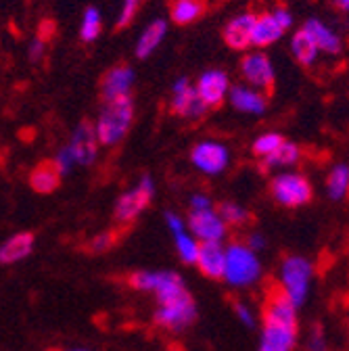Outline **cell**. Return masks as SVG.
<instances>
[{"instance_id":"6da1fadb","label":"cell","mask_w":349,"mask_h":351,"mask_svg":"<svg viewBox=\"0 0 349 351\" xmlns=\"http://www.w3.org/2000/svg\"><path fill=\"white\" fill-rule=\"evenodd\" d=\"M297 341V307L280 291H270L264 305L259 351H293Z\"/></svg>"},{"instance_id":"7a4b0ae2","label":"cell","mask_w":349,"mask_h":351,"mask_svg":"<svg viewBox=\"0 0 349 351\" xmlns=\"http://www.w3.org/2000/svg\"><path fill=\"white\" fill-rule=\"evenodd\" d=\"M134 121V101L132 97L117 99V101H105L97 121L95 130L103 147H115L119 145L125 134L132 128Z\"/></svg>"},{"instance_id":"3957f363","label":"cell","mask_w":349,"mask_h":351,"mask_svg":"<svg viewBox=\"0 0 349 351\" xmlns=\"http://www.w3.org/2000/svg\"><path fill=\"white\" fill-rule=\"evenodd\" d=\"M226 274L224 280L230 287L245 289L259 280L261 276V261L257 253L247 243H232L226 247Z\"/></svg>"},{"instance_id":"277c9868","label":"cell","mask_w":349,"mask_h":351,"mask_svg":"<svg viewBox=\"0 0 349 351\" xmlns=\"http://www.w3.org/2000/svg\"><path fill=\"white\" fill-rule=\"evenodd\" d=\"M314 274L312 263L301 255L285 257L280 266V285L278 289L291 299L295 307H301L310 293V280Z\"/></svg>"},{"instance_id":"5b68a950","label":"cell","mask_w":349,"mask_h":351,"mask_svg":"<svg viewBox=\"0 0 349 351\" xmlns=\"http://www.w3.org/2000/svg\"><path fill=\"white\" fill-rule=\"evenodd\" d=\"M272 197L282 207H303L312 201V184L297 171H280L270 184Z\"/></svg>"},{"instance_id":"8992f818","label":"cell","mask_w":349,"mask_h":351,"mask_svg":"<svg viewBox=\"0 0 349 351\" xmlns=\"http://www.w3.org/2000/svg\"><path fill=\"white\" fill-rule=\"evenodd\" d=\"M130 285L136 291H149L157 297V303H163L171 297L186 293L184 280L176 272H134L130 276Z\"/></svg>"},{"instance_id":"52a82bcc","label":"cell","mask_w":349,"mask_h":351,"mask_svg":"<svg viewBox=\"0 0 349 351\" xmlns=\"http://www.w3.org/2000/svg\"><path fill=\"white\" fill-rule=\"evenodd\" d=\"M195 318H197V305L189 291L159 303L155 310V322L169 330H182L189 324H193Z\"/></svg>"},{"instance_id":"ba28073f","label":"cell","mask_w":349,"mask_h":351,"mask_svg":"<svg viewBox=\"0 0 349 351\" xmlns=\"http://www.w3.org/2000/svg\"><path fill=\"white\" fill-rule=\"evenodd\" d=\"M155 195V182L151 176H143L134 189L125 191L115 203V219L121 224H130L149 207Z\"/></svg>"},{"instance_id":"9c48e42d","label":"cell","mask_w":349,"mask_h":351,"mask_svg":"<svg viewBox=\"0 0 349 351\" xmlns=\"http://www.w3.org/2000/svg\"><path fill=\"white\" fill-rule=\"evenodd\" d=\"M291 27H293V15L282 7L272 9L264 15H257L255 29H253V47L255 49L272 47Z\"/></svg>"},{"instance_id":"30bf717a","label":"cell","mask_w":349,"mask_h":351,"mask_svg":"<svg viewBox=\"0 0 349 351\" xmlns=\"http://www.w3.org/2000/svg\"><path fill=\"white\" fill-rule=\"evenodd\" d=\"M171 111L186 117V119H201L207 113V105L197 93V86L189 77H178L171 86V101H169Z\"/></svg>"},{"instance_id":"8fae6325","label":"cell","mask_w":349,"mask_h":351,"mask_svg":"<svg viewBox=\"0 0 349 351\" xmlns=\"http://www.w3.org/2000/svg\"><path fill=\"white\" fill-rule=\"evenodd\" d=\"M193 165L205 173V176H217L222 173L230 163V151L226 145L217 141H201L191 151Z\"/></svg>"},{"instance_id":"7c38bea8","label":"cell","mask_w":349,"mask_h":351,"mask_svg":"<svg viewBox=\"0 0 349 351\" xmlns=\"http://www.w3.org/2000/svg\"><path fill=\"white\" fill-rule=\"evenodd\" d=\"M99 136H97V130H95V123H88V121H82L75 125L73 134L67 143V149L69 153L73 155L75 159V165L80 167H91L97 157H99Z\"/></svg>"},{"instance_id":"4fadbf2b","label":"cell","mask_w":349,"mask_h":351,"mask_svg":"<svg viewBox=\"0 0 349 351\" xmlns=\"http://www.w3.org/2000/svg\"><path fill=\"white\" fill-rule=\"evenodd\" d=\"M189 230L201 241V243H222L226 237L228 224L215 207L205 211H191L189 213Z\"/></svg>"},{"instance_id":"5bb4252c","label":"cell","mask_w":349,"mask_h":351,"mask_svg":"<svg viewBox=\"0 0 349 351\" xmlns=\"http://www.w3.org/2000/svg\"><path fill=\"white\" fill-rule=\"evenodd\" d=\"M241 75L249 86L257 88V90H270L276 80V71H274L270 57L261 51H253L243 57Z\"/></svg>"},{"instance_id":"9a60e30c","label":"cell","mask_w":349,"mask_h":351,"mask_svg":"<svg viewBox=\"0 0 349 351\" xmlns=\"http://www.w3.org/2000/svg\"><path fill=\"white\" fill-rule=\"evenodd\" d=\"M195 86H197L199 97L203 99V103L209 109L222 105L224 99L230 95V88H232L226 71H222V69H207V71H203L197 77Z\"/></svg>"},{"instance_id":"2e32d148","label":"cell","mask_w":349,"mask_h":351,"mask_svg":"<svg viewBox=\"0 0 349 351\" xmlns=\"http://www.w3.org/2000/svg\"><path fill=\"white\" fill-rule=\"evenodd\" d=\"M255 19H257V15H253V13L234 15L222 29V38L226 42V47H230L232 51H247L249 47H253Z\"/></svg>"},{"instance_id":"e0dca14e","label":"cell","mask_w":349,"mask_h":351,"mask_svg":"<svg viewBox=\"0 0 349 351\" xmlns=\"http://www.w3.org/2000/svg\"><path fill=\"white\" fill-rule=\"evenodd\" d=\"M136 73L132 67L128 65H117L113 69H109L101 82V93L105 101H117V99H125L132 93Z\"/></svg>"},{"instance_id":"ac0fdd59","label":"cell","mask_w":349,"mask_h":351,"mask_svg":"<svg viewBox=\"0 0 349 351\" xmlns=\"http://www.w3.org/2000/svg\"><path fill=\"white\" fill-rule=\"evenodd\" d=\"M228 97H230V105L247 115H264L268 109V99L264 90H257V88L249 84H234Z\"/></svg>"},{"instance_id":"d6986e66","label":"cell","mask_w":349,"mask_h":351,"mask_svg":"<svg viewBox=\"0 0 349 351\" xmlns=\"http://www.w3.org/2000/svg\"><path fill=\"white\" fill-rule=\"evenodd\" d=\"M226 247H222V243H203L201 245V253L197 259V268L207 276V278H224L226 274Z\"/></svg>"},{"instance_id":"ffe728a7","label":"cell","mask_w":349,"mask_h":351,"mask_svg":"<svg viewBox=\"0 0 349 351\" xmlns=\"http://www.w3.org/2000/svg\"><path fill=\"white\" fill-rule=\"evenodd\" d=\"M303 29L314 38L316 47L320 49L322 55H339L343 51L341 36L330 25H326L324 21L312 17V19H308V21L303 23Z\"/></svg>"},{"instance_id":"44dd1931","label":"cell","mask_w":349,"mask_h":351,"mask_svg":"<svg viewBox=\"0 0 349 351\" xmlns=\"http://www.w3.org/2000/svg\"><path fill=\"white\" fill-rule=\"evenodd\" d=\"M165 34H167V21H165V19H153V21L143 29V34L139 36L136 47H134V55H136L139 59L151 57V55L159 49V44L163 42Z\"/></svg>"},{"instance_id":"7402d4cb","label":"cell","mask_w":349,"mask_h":351,"mask_svg":"<svg viewBox=\"0 0 349 351\" xmlns=\"http://www.w3.org/2000/svg\"><path fill=\"white\" fill-rule=\"evenodd\" d=\"M291 53H293L295 61L301 63L303 67H312L318 61V57L322 55L320 49L316 47L314 38L303 27L299 32H295L293 38H291Z\"/></svg>"},{"instance_id":"603a6c76","label":"cell","mask_w":349,"mask_h":351,"mask_svg":"<svg viewBox=\"0 0 349 351\" xmlns=\"http://www.w3.org/2000/svg\"><path fill=\"white\" fill-rule=\"evenodd\" d=\"M61 171L59 167L55 165V161H49V163H40L34 167V171L29 173V184L36 193H42V195H47V193H53L59 182H61Z\"/></svg>"},{"instance_id":"cb8c5ba5","label":"cell","mask_w":349,"mask_h":351,"mask_svg":"<svg viewBox=\"0 0 349 351\" xmlns=\"http://www.w3.org/2000/svg\"><path fill=\"white\" fill-rule=\"evenodd\" d=\"M34 249V234L32 232H19L11 239H7L0 247V261L3 263H15L25 259Z\"/></svg>"},{"instance_id":"d4e9b609","label":"cell","mask_w":349,"mask_h":351,"mask_svg":"<svg viewBox=\"0 0 349 351\" xmlns=\"http://www.w3.org/2000/svg\"><path fill=\"white\" fill-rule=\"evenodd\" d=\"M171 237H173V245H176L178 257L184 263H197L203 243L189 230V226L186 228H180V230H173Z\"/></svg>"},{"instance_id":"484cf974","label":"cell","mask_w":349,"mask_h":351,"mask_svg":"<svg viewBox=\"0 0 349 351\" xmlns=\"http://www.w3.org/2000/svg\"><path fill=\"white\" fill-rule=\"evenodd\" d=\"M326 195L333 201H343L349 195V163H337L326 176Z\"/></svg>"},{"instance_id":"4316f807","label":"cell","mask_w":349,"mask_h":351,"mask_svg":"<svg viewBox=\"0 0 349 351\" xmlns=\"http://www.w3.org/2000/svg\"><path fill=\"white\" fill-rule=\"evenodd\" d=\"M203 11H205L203 0H173L169 9V17L178 25H189V23H195L203 15Z\"/></svg>"},{"instance_id":"83f0119b","label":"cell","mask_w":349,"mask_h":351,"mask_svg":"<svg viewBox=\"0 0 349 351\" xmlns=\"http://www.w3.org/2000/svg\"><path fill=\"white\" fill-rule=\"evenodd\" d=\"M299 159H301V149H299V145H295V143H291V141H285L270 157L261 159V163L266 165V169H274V167H291V165H295Z\"/></svg>"},{"instance_id":"f1b7e54d","label":"cell","mask_w":349,"mask_h":351,"mask_svg":"<svg viewBox=\"0 0 349 351\" xmlns=\"http://www.w3.org/2000/svg\"><path fill=\"white\" fill-rule=\"evenodd\" d=\"M103 32V15L97 7H88L82 15V23H80V40L91 44L95 40H99Z\"/></svg>"},{"instance_id":"f546056e","label":"cell","mask_w":349,"mask_h":351,"mask_svg":"<svg viewBox=\"0 0 349 351\" xmlns=\"http://www.w3.org/2000/svg\"><path fill=\"white\" fill-rule=\"evenodd\" d=\"M282 143H285V138H282L280 134H276V132H266V134H261V136H257V138L253 141L251 151H253L255 157L266 159V157H270Z\"/></svg>"},{"instance_id":"4dcf8cb0","label":"cell","mask_w":349,"mask_h":351,"mask_svg":"<svg viewBox=\"0 0 349 351\" xmlns=\"http://www.w3.org/2000/svg\"><path fill=\"white\" fill-rule=\"evenodd\" d=\"M217 211H220V215L224 217V222L228 226H243V224L249 222V217H251V213L243 205L232 203V201L222 203L220 207H217Z\"/></svg>"},{"instance_id":"1f68e13d","label":"cell","mask_w":349,"mask_h":351,"mask_svg":"<svg viewBox=\"0 0 349 351\" xmlns=\"http://www.w3.org/2000/svg\"><path fill=\"white\" fill-rule=\"evenodd\" d=\"M141 7V0H121V9H119V17H117V27H125L130 21L134 19L136 11Z\"/></svg>"},{"instance_id":"d6a6232c","label":"cell","mask_w":349,"mask_h":351,"mask_svg":"<svg viewBox=\"0 0 349 351\" xmlns=\"http://www.w3.org/2000/svg\"><path fill=\"white\" fill-rule=\"evenodd\" d=\"M45 55H47V42H45V38L36 36L27 47V59L32 63H40L42 59H45Z\"/></svg>"},{"instance_id":"836d02e7","label":"cell","mask_w":349,"mask_h":351,"mask_svg":"<svg viewBox=\"0 0 349 351\" xmlns=\"http://www.w3.org/2000/svg\"><path fill=\"white\" fill-rule=\"evenodd\" d=\"M55 165L59 167V171L63 173V176H67L73 167H75V159H73V155L69 153V149L67 147H63L57 155H55Z\"/></svg>"},{"instance_id":"e575fe53","label":"cell","mask_w":349,"mask_h":351,"mask_svg":"<svg viewBox=\"0 0 349 351\" xmlns=\"http://www.w3.org/2000/svg\"><path fill=\"white\" fill-rule=\"evenodd\" d=\"M113 237H111V232H101V234H97L93 241H91V251H95V253H101V251H107L111 245H113Z\"/></svg>"},{"instance_id":"d590c367","label":"cell","mask_w":349,"mask_h":351,"mask_svg":"<svg viewBox=\"0 0 349 351\" xmlns=\"http://www.w3.org/2000/svg\"><path fill=\"white\" fill-rule=\"evenodd\" d=\"M308 349L310 351H326V341H324L320 328H316V330L312 328L310 339H308Z\"/></svg>"},{"instance_id":"8d00e7d4","label":"cell","mask_w":349,"mask_h":351,"mask_svg":"<svg viewBox=\"0 0 349 351\" xmlns=\"http://www.w3.org/2000/svg\"><path fill=\"white\" fill-rule=\"evenodd\" d=\"M234 314L239 316V320H241L245 326H253V324H255V318H253L251 307H247L245 303H237V305H234Z\"/></svg>"},{"instance_id":"74e56055","label":"cell","mask_w":349,"mask_h":351,"mask_svg":"<svg viewBox=\"0 0 349 351\" xmlns=\"http://www.w3.org/2000/svg\"><path fill=\"white\" fill-rule=\"evenodd\" d=\"M211 207H213V203H211V199L207 195L197 193V195L191 197V211H205V209H211Z\"/></svg>"},{"instance_id":"f35d334b","label":"cell","mask_w":349,"mask_h":351,"mask_svg":"<svg viewBox=\"0 0 349 351\" xmlns=\"http://www.w3.org/2000/svg\"><path fill=\"white\" fill-rule=\"evenodd\" d=\"M247 245L257 253V251H261L266 247V239H264V234H259V232H251L249 239H247Z\"/></svg>"},{"instance_id":"ab89813d","label":"cell","mask_w":349,"mask_h":351,"mask_svg":"<svg viewBox=\"0 0 349 351\" xmlns=\"http://www.w3.org/2000/svg\"><path fill=\"white\" fill-rule=\"evenodd\" d=\"M335 5H337L341 11H349V0H335Z\"/></svg>"},{"instance_id":"60d3db41","label":"cell","mask_w":349,"mask_h":351,"mask_svg":"<svg viewBox=\"0 0 349 351\" xmlns=\"http://www.w3.org/2000/svg\"><path fill=\"white\" fill-rule=\"evenodd\" d=\"M169 351H184V349H182V347H171Z\"/></svg>"},{"instance_id":"b9f144b4","label":"cell","mask_w":349,"mask_h":351,"mask_svg":"<svg viewBox=\"0 0 349 351\" xmlns=\"http://www.w3.org/2000/svg\"><path fill=\"white\" fill-rule=\"evenodd\" d=\"M71 351H86V349H71Z\"/></svg>"}]
</instances>
